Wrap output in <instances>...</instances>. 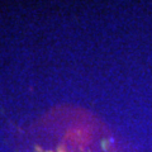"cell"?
<instances>
[{
  "instance_id": "6da1fadb",
  "label": "cell",
  "mask_w": 152,
  "mask_h": 152,
  "mask_svg": "<svg viewBox=\"0 0 152 152\" xmlns=\"http://www.w3.org/2000/svg\"><path fill=\"white\" fill-rule=\"evenodd\" d=\"M57 152H66V151L63 150V147H62V146H60V147L57 148Z\"/></svg>"
},
{
  "instance_id": "7a4b0ae2",
  "label": "cell",
  "mask_w": 152,
  "mask_h": 152,
  "mask_svg": "<svg viewBox=\"0 0 152 152\" xmlns=\"http://www.w3.org/2000/svg\"><path fill=\"white\" fill-rule=\"evenodd\" d=\"M44 152H53V151H44Z\"/></svg>"
}]
</instances>
